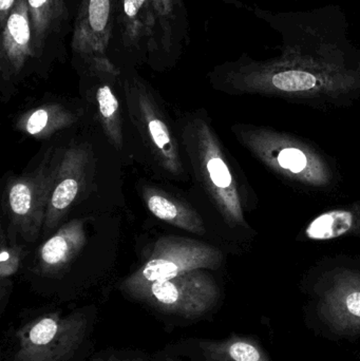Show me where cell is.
I'll return each instance as SVG.
<instances>
[{"instance_id":"cell-1","label":"cell","mask_w":360,"mask_h":361,"mask_svg":"<svg viewBox=\"0 0 360 361\" xmlns=\"http://www.w3.org/2000/svg\"><path fill=\"white\" fill-rule=\"evenodd\" d=\"M254 14L280 36L276 54L255 59L243 53L209 74L213 88L230 95L280 99L330 111L360 99V47L350 37V23L338 4L312 10Z\"/></svg>"},{"instance_id":"cell-2","label":"cell","mask_w":360,"mask_h":361,"mask_svg":"<svg viewBox=\"0 0 360 361\" xmlns=\"http://www.w3.org/2000/svg\"><path fill=\"white\" fill-rule=\"evenodd\" d=\"M232 131L257 162L287 186L321 195H334L342 187L337 163L313 142L264 125L242 123Z\"/></svg>"},{"instance_id":"cell-3","label":"cell","mask_w":360,"mask_h":361,"mask_svg":"<svg viewBox=\"0 0 360 361\" xmlns=\"http://www.w3.org/2000/svg\"><path fill=\"white\" fill-rule=\"evenodd\" d=\"M194 171L225 226L251 241L257 233L247 216L258 207V197L249 180L226 154L213 127L201 120L184 133Z\"/></svg>"},{"instance_id":"cell-4","label":"cell","mask_w":360,"mask_h":361,"mask_svg":"<svg viewBox=\"0 0 360 361\" xmlns=\"http://www.w3.org/2000/svg\"><path fill=\"white\" fill-rule=\"evenodd\" d=\"M314 292L323 319L337 332L360 333V259L332 257L315 271Z\"/></svg>"},{"instance_id":"cell-5","label":"cell","mask_w":360,"mask_h":361,"mask_svg":"<svg viewBox=\"0 0 360 361\" xmlns=\"http://www.w3.org/2000/svg\"><path fill=\"white\" fill-rule=\"evenodd\" d=\"M223 254L219 248L185 238H162L143 267L129 276L122 288L133 297L154 282L166 281L197 269H217Z\"/></svg>"},{"instance_id":"cell-6","label":"cell","mask_w":360,"mask_h":361,"mask_svg":"<svg viewBox=\"0 0 360 361\" xmlns=\"http://www.w3.org/2000/svg\"><path fill=\"white\" fill-rule=\"evenodd\" d=\"M87 324L82 313L42 316L17 333L18 345L13 361H67L82 345Z\"/></svg>"},{"instance_id":"cell-7","label":"cell","mask_w":360,"mask_h":361,"mask_svg":"<svg viewBox=\"0 0 360 361\" xmlns=\"http://www.w3.org/2000/svg\"><path fill=\"white\" fill-rule=\"evenodd\" d=\"M116 0H80L70 48L87 71L114 69L109 51L116 27Z\"/></svg>"},{"instance_id":"cell-8","label":"cell","mask_w":360,"mask_h":361,"mask_svg":"<svg viewBox=\"0 0 360 361\" xmlns=\"http://www.w3.org/2000/svg\"><path fill=\"white\" fill-rule=\"evenodd\" d=\"M219 295L213 278L203 269H197L166 281L154 282L133 298L165 313L194 319L211 311Z\"/></svg>"},{"instance_id":"cell-9","label":"cell","mask_w":360,"mask_h":361,"mask_svg":"<svg viewBox=\"0 0 360 361\" xmlns=\"http://www.w3.org/2000/svg\"><path fill=\"white\" fill-rule=\"evenodd\" d=\"M124 90L132 120L152 154L167 171L173 175L181 173L177 143L163 120L150 87L137 74H131L125 78Z\"/></svg>"},{"instance_id":"cell-10","label":"cell","mask_w":360,"mask_h":361,"mask_svg":"<svg viewBox=\"0 0 360 361\" xmlns=\"http://www.w3.org/2000/svg\"><path fill=\"white\" fill-rule=\"evenodd\" d=\"M35 67L42 69L66 55V40L73 33L68 0H27ZM34 67V68H35Z\"/></svg>"},{"instance_id":"cell-11","label":"cell","mask_w":360,"mask_h":361,"mask_svg":"<svg viewBox=\"0 0 360 361\" xmlns=\"http://www.w3.org/2000/svg\"><path fill=\"white\" fill-rule=\"evenodd\" d=\"M116 27L123 50L156 68V19L152 0H116Z\"/></svg>"},{"instance_id":"cell-12","label":"cell","mask_w":360,"mask_h":361,"mask_svg":"<svg viewBox=\"0 0 360 361\" xmlns=\"http://www.w3.org/2000/svg\"><path fill=\"white\" fill-rule=\"evenodd\" d=\"M29 67H35L27 0H18L0 29V75L2 82H17Z\"/></svg>"},{"instance_id":"cell-13","label":"cell","mask_w":360,"mask_h":361,"mask_svg":"<svg viewBox=\"0 0 360 361\" xmlns=\"http://www.w3.org/2000/svg\"><path fill=\"white\" fill-rule=\"evenodd\" d=\"M156 19V68L173 66L190 42V23L183 0H152Z\"/></svg>"},{"instance_id":"cell-14","label":"cell","mask_w":360,"mask_h":361,"mask_svg":"<svg viewBox=\"0 0 360 361\" xmlns=\"http://www.w3.org/2000/svg\"><path fill=\"white\" fill-rule=\"evenodd\" d=\"M360 235V201L333 208L315 216L296 241L329 242Z\"/></svg>"},{"instance_id":"cell-15","label":"cell","mask_w":360,"mask_h":361,"mask_svg":"<svg viewBox=\"0 0 360 361\" xmlns=\"http://www.w3.org/2000/svg\"><path fill=\"white\" fill-rule=\"evenodd\" d=\"M144 197L148 209L160 220L190 233L198 235H203L205 233L202 219L188 206L183 205L168 195H163L162 192H158L154 189L146 190Z\"/></svg>"},{"instance_id":"cell-16","label":"cell","mask_w":360,"mask_h":361,"mask_svg":"<svg viewBox=\"0 0 360 361\" xmlns=\"http://www.w3.org/2000/svg\"><path fill=\"white\" fill-rule=\"evenodd\" d=\"M50 178L46 176L42 182L23 180L14 183L8 191V203L11 212L17 222H37L42 208V199H46L49 187L52 185Z\"/></svg>"},{"instance_id":"cell-17","label":"cell","mask_w":360,"mask_h":361,"mask_svg":"<svg viewBox=\"0 0 360 361\" xmlns=\"http://www.w3.org/2000/svg\"><path fill=\"white\" fill-rule=\"evenodd\" d=\"M205 361H272L254 339L244 336L228 337L224 341H200Z\"/></svg>"},{"instance_id":"cell-18","label":"cell","mask_w":360,"mask_h":361,"mask_svg":"<svg viewBox=\"0 0 360 361\" xmlns=\"http://www.w3.org/2000/svg\"><path fill=\"white\" fill-rule=\"evenodd\" d=\"M85 235L82 224L72 222L66 225L42 245L40 260L46 269H58L66 264L84 243Z\"/></svg>"},{"instance_id":"cell-19","label":"cell","mask_w":360,"mask_h":361,"mask_svg":"<svg viewBox=\"0 0 360 361\" xmlns=\"http://www.w3.org/2000/svg\"><path fill=\"white\" fill-rule=\"evenodd\" d=\"M75 156L69 157V163L65 162L61 165L59 173L58 184L55 185L49 204L48 214H46V225L53 227L57 221L63 216L77 197L80 189V175L71 173L73 169Z\"/></svg>"},{"instance_id":"cell-20","label":"cell","mask_w":360,"mask_h":361,"mask_svg":"<svg viewBox=\"0 0 360 361\" xmlns=\"http://www.w3.org/2000/svg\"><path fill=\"white\" fill-rule=\"evenodd\" d=\"M116 69H92L87 70V71H94L97 74V78L99 80V84L97 85L95 89V99H97V106H99V114L103 118V122L105 123L106 127L109 130H112V137L114 140L118 141L120 139L118 135V111L120 104H118V99L112 90L111 85L107 84L104 82L105 75L107 72L116 71Z\"/></svg>"},{"instance_id":"cell-21","label":"cell","mask_w":360,"mask_h":361,"mask_svg":"<svg viewBox=\"0 0 360 361\" xmlns=\"http://www.w3.org/2000/svg\"><path fill=\"white\" fill-rule=\"evenodd\" d=\"M2 243L1 254H0V278L1 283L4 280L14 275L18 269L19 255L16 250H8Z\"/></svg>"},{"instance_id":"cell-22","label":"cell","mask_w":360,"mask_h":361,"mask_svg":"<svg viewBox=\"0 0 360 361\" xmlns=\"http://www.w3.org/2000/svg\"><path fill=\"white\" fill-rule=\"evenodd\" d=\"M50 118H52V116H50V111L46 108H39V109L35 110L27 118V123H25V131L32 135L42 133L48 127Z\"/></svg>"},{"instance_id":"cell-23","label":"cell","mask_w":360,"mask_h":361,"mask_svg":"<svg viewBox=\"0 0 360 361\" xmlns=\"http://www.w3.org/2000/svg\"><path fill=\"white\" fill-rule=\"evenodd\" d=\"M17 1L18 0H0V29L4 27Z\"/></svg>"},{"instance_id":"cell-24","label":"cell","mask_w":360,"mask_h":361,"mask_svg":"<svg viewBox=\"0 0 360 361\" xmlns=\"http://www.w3.org/2000/svg\"><path fill=\"white\" fill-rule=\"evenodd\" d=\"M104 361H143L142 360H108Z\"/></svg>"},{"instance_id":"cell-25","label":"cell","mask_w":360,"mask_h":361,"mask_svg":"<svg viewBox=\"0 0 360 361\" xmlns=\"http://www.w3.org/2000/svg\"><path fill=\"white\" fill-rule=\"evenodd\" d=\"M271 1H281V0H271ZM287 1H295V0H287Z\"/></svg>"},{"instance_id":"cell-26","label":"cell","mask_w":360,"mask_h":361,"mask_svg":"<svg viewBox=\"0 0 360 361\" xmlns=\"http://www.w3.org/2000/svg\"><path fill=\"white\" fill-rule=\"evenodd\" d=\"M166 361H177V360H173V358H167Z\"/></svg>"}]
</instances>
